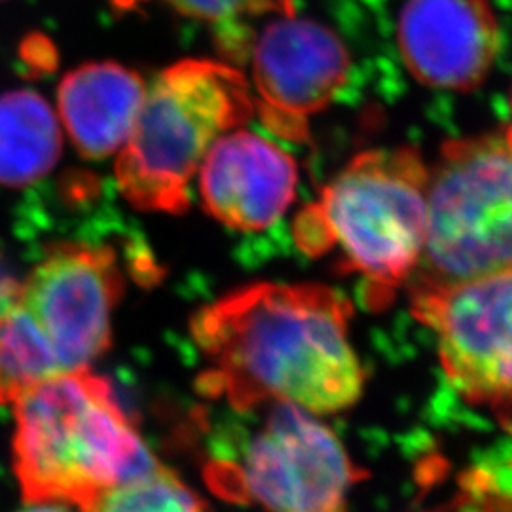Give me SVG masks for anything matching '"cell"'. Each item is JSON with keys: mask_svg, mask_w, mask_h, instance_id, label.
I'll list each match as a JSON object with an SVG mask.
<instances>
[{"mask_svg": "<svg viewBox=\"0 0 512 512\" xmlns=\"http://www.w3.org/2000/svg\"><path fill=\"white\" fill-rule=\"evenodd\" d=\"M349 319L348 302L323 285L256 283L226 294L192 319L209 363L200 387L238 412L270 403L346 410L365 385Z\"/></svg>", "mask_w": 512, "mask_h": 512, "instance_id": "1", "label": "cell"}, {"mask_svg": "<svg viewBox=\"0 0 512 512\" xmlns=\"http://www.w3.org/2000/svg\"><path fill=\"white\" fill-rule=\"evenodd\" d=\"M14 469L27 503L88 512L156 465L109 382L88 368L63 372L16 401Z\"/></svg>", "mask_w": 512, "mask_h": 512, "instance_id": "2", "label": "cell"}, {"mask_svg": "<svg viewBox=\"0 0 512 512\" xmlns=\"http://www.w3.org/2000/svg\"><path fill=\"white\" fill-rule=\"evenodd\" d=\"M431 169L416 148L357 154L294 222L308 255L340 247L344 266L365 277L372 304L391 298L420 266Z\"/></svg>", "mask_w": 512, "mask_h": 512, "instance_id": "3", "label": "cell"}, {"mask_svg": "<svg viewBox=\"0 0 512 512\" xmlns=\"http://www.w3.org/2000/svg\"><path fill=\"white\" fill-rule=\"evenodd\" d=\"M255 114L251 84L234 67L184 59L147 86L139 116L118 152L116 183L133 207L184 213L190 181L224 133Z\"/></svg>", "mask_w": 512, "mask_h": 512, "instance_id": "4", "label": "cell"}, {"mask_svg": "<svg viewBox=\"0 0 512 512\" xmlns=\"http://www.w3.org/2000/svg\"><path fill=\"white\" fill-rule=\"evenodd\" d=\"M512 270V128L448 141L429 181L427 238L414 287Z\"/></svg>", "mask_w": 512, "mask_h": 512, "instance_id": "5", "label": "cell"}, {"mask_svg": "<svg viewBox=\"0 0 512 512\" xmlns=\"http://www.w3.org/2000/svg\"><path fill=\"white\" fill-rule=\"evenodd\" d=\"M361 476L329 427L291 403H270L238 458L207 467L217 494L268 512H346Z\"/></svg>", "mask_w": 512, "mask_h": 512, "instance_id": "6", "label": "cell"}, {"mask_svg": "<svg viewBox=\"0 0 512 512\" xmlns=\"http://www.w3.org/2000/svg\"><path fill=\"white\" fill-rule=\"evenodd\" d=\"M410 304L435 332L450 384L467 401L488 406L512 435V270L414 287Z\"/></svg>", "mask_w": 512, "mask_h": 512, "instance_id": "7", "label": "cell"}, {"mask_svg": "<svg viewBox=\"0 0 512 512\" xmlns=\"http://www.w3.org/2000/svg\"><path fill=\"white\" fill-rule=\"evenodd\" d=\"M124 291L116 255L105 245H52L27 275L21 306L54 348L63 372L92 365L110 344V319Z\"/></svg>", "mask_w": 512, "mask_h": 512, "instance_id": "8", "label": "cell"}, {"mask_svg": "<svg viewBox=\"0 0 512 512\" xmlns=\"http://www.w3.org/2000/svg\"><path fill=\"white\" fill-rule=\"evenodd\" d=\"M342 38L313 19L281 16L253 46L255 114L277 137L308 141L310 122L348 80Z\"/></svg>", "mask_w": 512, "mask_h": 512, "instance_id": "9", "label": "cell"}, {"mask_svg": "<svg viewBox=\"0 0 512 512\" xmlns=\"http://www.w3.org/2000/svg\"><path fill=\"white\" fill-rule=\"evenodd\" d=\"M395 40L406 71L442 92H471L492 71L499 27L490 0H403Z\"/></svg>", "mask_w": 512, "mask_h": 512, "instance_id": "10", "label": "cell"}, {"mask_svg": "<svg viewBox=\"0 0 512 512\" xmlns=\"http://www.w3.org/2000/svg\"><path fill=\"white\" fill-rule=\"evenodd\" d=\"M198 175L207 213L241 232L274 226L296 198L298 167L293 156L247 129L219 137Z\"/></svg>", "mask_w": 512, "mask_h": 512, "instance_id": "11", "label": "cell"}, {"mask_svg": "<svg viewBox=\"0 0 512 512\" xmlns=\"http://www.w3.org/2000/svg\"><path fill=\"white\" fill-rule=\"evenodd\" d=\"M145 93V80L128 67L86 63L59 84L57 118L82 156L107 158L126 145Z\"/></svg>", "mask_w": 512, "mask_h": 512, "instance_id": "12", "label": "cell"}, {"mask_svg": "<svg viewBox=\"0 0 512 512\" xmlns=\"http://www.w3.org/2000/svg\"><path fill=\"white\" fill-rule=\"evenodd\" d=\"M63 128L50 103L33 90L0 95V184L21 188L57 164Z\"/></svg>", "mask_w": 512, "mask_h": 512, "instance_id": "13", "label": "cell"}, {"mask_svg": "<svg viewBox=\"0 0 512 512\" xmlns=\"http://www.w3.org/2000/svg\"><path fill=\"white\" fill-rule=\"evenodd\" d=\"M63 374L54 348L35 319L18 308L0 319V406Z\"/></svg>", "mask_w": 512, "mask_h": 512, "instance_id": "14", "label": "cell"}, {"mask_svg": "<svg viewBox=\"0 0 512 512\" xmlns=\"http://www.w3.org/2000/svg\"><path fill=\"white\" fill-rule=\"evenodd\" d=\"M88 512H207L202 497L158 463L101 495Z\"/></svg>", "mask_w": 512, "mask_h": 512, "instance_id": "15", "label": "cell"}, {"mask_svg": "<svg viewBox=\"0 0 512 512\" xmlns=\"http://www.w3.org/2000/svg\"><path fill=\"white\" fill-rule=\"evenodd\" d=\"M188 18L215 25H236L243 18L264 14L293 16L294 0H165Z\"/></svg>", "mask_w": 512, "mask_h": 512, "instance_id": "16", "label": "cell"}, {"mask_svg": "<svg viewBox=\"0 0 512 512\" xmlns=\"http://www.w3.org/2000/svg\"><path fill=\"white\" fill-rule=\"evenodd\" d=\"M23 281H19L8 266V260L0 253V319L16 310L21 304Z\"/></svg>", "mask_w": 512, "mask_h": 512, "instance_id": "17", "label": "cell"}, {"mask_svg": "<svg viewBox=\"0 0 512 512\" xmlns=\"http://www.w3.org/2000/svg\"><path fill=\"white\" fill-rule=\"evenodd\" d=\"M29 507L21 512H69L67 505L59 503H27Z\"/></svg>", "mask_w": 512, "mask_h": 512, "instance_id": "18", "label": "cell"}, {"mask_svg": "<svg viewBox=\"0 0 512 512\" xmlns=\"http://www.w3.org/2000/svg\"><path fill=\"white\" fill-rule=\"evenodd\" d=\"M509 110H511V124H509V126H511V128H512V90H511V103H509Z\"/></svg>", "mask_w": 512, "mask_h": 512, "instance_id": "19", "label": "cell"}]
</instances>
